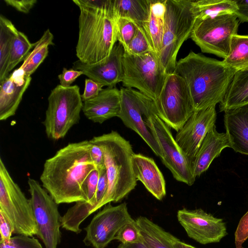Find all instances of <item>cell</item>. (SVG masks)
Instances as JSON below:
<instances>
[{
	"instance_id": "obj_4",
	"label": "cell",
	"mask_w": 248,
	"mask_h": 248,
	"mask_svg": "<svg viewBox=\"0 0 248 248\" xmlns=\"http://www.w3.org/2000/svg\"><path fill=\"white\" fill-rule=\"evenodd\" d=\"M90 140L102 150L108 180L106 193L92 214L108 203L121 201L135 188L137 180L131 163L134 153L129 141L114 131Z\"/></svg>"
},
{
	"instance_id": "obj_45",
	"label": "cell",
	"mask_w": 248,
	"mask_h": 248,
	"mask_svg": "<svg viewBox=\"0 0 248 248\" xmlns=\"http://www.w3.org/2000/svg\"><path fill=\"white\" fill-rule=\"evenodd\" d=\"M118 248H151L142 239L139 242L133 243H121Z\"/></svg>"
},
{
	"instance_id": "obj_5",
	"label": "cell",
	"mask_w": 248,
	"mask_h": 248,
	"mask_svg": "<svg viewBox=\"0 0 248 248\" xmlns=\"http://www.w3.org/2000/svg\"><path fill=\"white\" fill-rule=\"evenodd\" d=\"M192 2L166 0L164 31L159 57L168 75L174 73L178 52L193 29L196 17Z\"/></svg>"
},
{
	"instance_id": "obj_35",
	"label": "cell",
	"mask_w": 248,
	"mask_h": 248,
	"mask_svg": "<svg viewBox=\"0 0 248 248\" xmlns=\"http://www.w3.org/2000/svg\"><path fill=\"white\" fill-rule=\"evenodd\" d=\"M0 248H42V247L34 237L19 234L12 237L8 241L0 242Z\"/></svg>"
},
{
	"instance_id": "obj_40",
	"label": "cell",
	"mask_w": 248,
	"mask_h": 248,
	"mask_svg": "<svg viewBox=\"0 0 248 248\" xmlns=\"http://www.w3.org/2000/svg\"><path fill=\"white\" fill-rule=\"evenodd\" d=\"M83 72L80 70L70 69H67L64 67L62 73L58 75L60 85L63 87H69L75 80L81 75Z\"/></svg>"
},
{
	"instance_id": "obj_29",
	"label": "cell",
	"mask_w": 248,
	"mask_h": 248,
	"mask_svg": "<svg viewBox=\"0 0 248 248\" xmlns=\"http://www.w3.org/2000/svg\"><path fill=\"white\" fill-rule=\"evenodd\" d=\"M53 38L52 33L49 29H47L41 38L34 43L33 49L28 54L19 67L26 75L31 76L46 57L48 46L54 45Z\"/></svg>"
},
{
	"instance_id": "obj_37",
	"label": "cell",
	"mask_w": 248,
	"mask_h": 248,
	"mask_svg": "<svg viewBox=\"0 0 248 248\" xmlns=\"http://www.w3.org/2000/svg\"><path fill=\"white\" fill-rule=\"evenodd\" d=\"M234 235L235 248H241L248 238V211L240 219Z\"/></svg>"
},
{
	"instance_id": "obj_19",
	"label": "cell",
	"mask_w": 248,
	"mask_h": 248,
	"mask_svg": "<svg viewBox=\"0 0 248 248\" xmlns=\"http://www.w3.org/2000/svg\"><path fill=\"white\" fill-rule=\"evenodd\" d=\"M121 108L120 91L115 87H107L95 97L83 102L82 111L93 123L102 124L118 117Z\"/></svg>"
},
{
	"instance_id": "obj_12",
	"label": "cell",
	"mask_w": 248,
	"mask_h": 248,
	"mask_svg": "<svg viewBox=\"0 0 248 248\" xmlns=\"http://www.w3.org/2000/svg\"><path fill=\"white\" fill-rule=\"evenodd\" d=\"M31 201L37 228V236L46 248H57L61 237V218L58 204L36 180L29 178Z\"/></svg>"
},
{
	"instance_id": "obj_6",
	"label": "cell",
	"mask_w": 248,
	"mask_h": 248,
	"mask_svg": "<svg viewBox=\"0 0 248 248\" xmlns=\"http://www.w3.org/2000/svg\"><path fill=\"white\" fill-rule=\"evenodd\" d=\"M79 87L58 85L48 97V107L43 124L48 138L58 140L78 123L83 104Z\"/></svg>"
},
{
	"instance_id": "obj_2",
	"label": "cell",
	"mask_w": 248,
	"mask_h": 248,
	"mask_svg": "<svg viewBox=\"0 0 248 248\" xmlns=\"http://www.w3.org/2000/svg\"><path fill=\"white\" fill-rule=\"evenodd\" d=\"M79 8L76 55L84 63L106 59L117 42L111 0H73Z\"/></svg>"
},
{
	"instance_id": "obj_30",
	"label": "cell",
	"mask_w": 248,
	"mask_h": 248,
	"mask_svg": "<svg viewBox=\"0 0 248 248\" xmlns=\"http://www.w3.org/2000/svg\"><path fill=\"white\" fill-rule=\"evenodd\" d=\"M222 61L236 71L248 67V35H233L230 53Z\"/></svg>"
},
{
	"instance_id": "obj_3",
	"label": "cell",
	"mask_w": 248,
	"mask_h": 248,
	"mask_svg": "<svg viewBox=\"0 0 248 248\" xmlns=\"http://www.w3.org/2000/svg\"><path fill=\"white\" fill-rule=\"evenodd\" d=\"M236 71L223 61L191 51L177 62L174 73L186 83L196 111L220 103Z\"/></svg>"
},
{
	"instance_id": "obj_9",
	"label": "cell",
	"mask_w": 248,
	"mask_h": 248,
	"mask_svg": "<svg viewBox=\"0 0 248 248\" xmlns=\"http://www.w3.org/2000/svg\"><path fill=\"white\" fill-rule=\"evenodd\" d=\"M0 209L9 218L14 233L32 236L37 228L30 199L14 181L0 158Z\"/></svg>"
},
{
	"instance_id": "obj_44",
	"label": "cell",
	"mask_w": 248,
	"mask_h": 248,
	"mask_svg": "<svg viewBox=\"0 0 248 248\" xmlns=\"http://www.w3.org/2000/svg\"><path fill=\"white\" fill-rule=\"evenodd\" d=\"M237 10L234 14L241 22H248V0H235Z\"/></svg>"
},
{
	"instance_id": "obj_13",
	"label": "cell",
	"mask_w": 248,
	"mask_h": 248,
	"mask_svg": "<svg viewBox=\"0 0 248 248\" xmlns=\"http://www.w3.org/2000/svg\"><path fill=\"white\" fill-rule=\"evenodd\" d=\"M120 91L121 108L118 117L127 127L138 134L161 159L163 155L160 147L144 120L145 111L154 100L132 88L124 87Z\"/></svg>"
},
{
	"instance_id": "obj_18",
	"label": "cell",
	"mask_w": 248,
	"mask_h": 248,
	"mask_svg": "<svg viewBox=\"0 0 248 248\" xmlns=\"http://www.w3.org/2000/svg\"><path fill=\"white\" fill-rule=\"evenodd\" d=\"M31 80V76H28L18 68L0 82L1 121L6 120L16 114Z\"/></svg>"
},
{
	"instance_id": "obj_24",
	"label": "cell",
	"mask_w": 248,
	"mask_h": 248,
	"mask_svg": "<svg viewBox=\"0 0 248 248\" xmlns=\"http://www.w3.org/2000/svg\"><path fill=\"white\" fill-rule=\"evenodd\" d=\"M248 103V67L235 72L228 90L219 103L220 111Z\"/></svg>"
},
{
	"instance_id": "obj_32",
	"label": "cell",
	"mask_w": 248,
	"mask_h": 248,
	"mask_svg": "<svg viewBox=\"0 0 248 248\" xmlns=\"http://www.w3.org/2000/svg\"><path fill=\"white\" fill-rule=\"evenodd\" d=\"M115 22L117 41L123 45L125 50L135 36L139 25L126 18H119Z\"/></svg>"
},
{
	"instance_id": "obj_27",
	"label": "cell",
	"mask_w": 248,
	"mask_h": 248,
	"mask_svg": "<svg viewBox=\"0 0 248 248\" xmlns=\"http://www.w3.org/2000/svg\"><path fill=\"white\" fill-rule=\"evenodd\" d=\"M18 31L4 16H0V82L9 75L8 67L13 41Z\"/></svg>"
},
{
	"instance_id": "obj_41",
	"label": "cell",
	"mask_w": 248,
	"mask_h": 248,
	"mask_svg": "<svg viewBox=\"0 0 248 248\" xmlns=\"http://www.w3.org/2000/svg\"><path fill=\"white\" fill-rule=\"evenodd\" d=\"M98 171L99 172V177L96 195L97 202L96 205L100 202L104 197L107 191L108 186V180L106 167L99 170Z\"/></svg>"
},
{
	"instance_id": "obj_10",
	"label": "cell",
	"mask_w": 248,
	"mask_h": 248,
	"mask_svg": "<svg viewBox=\"0 0 248 248\" xmlns=\"http://www.w3.org/2000/svg\"><path fill=\"white\" fill-rule=\"evenodd\" d=\"M239 22L234 14L196 19L189 38L202 52L214 54L224 60L230 53L231 39L237 34Z\"/></svg>"
},
{
	"instance_id": "obj_11",
	"label": "cell",
	"mask_w": 248,
	"mask_h": 248,
	"mask_svg": "<svg viewBox=\"0 0 248 248\" xmlns=\"http://www.w3.org/2000/svg\"><path fill=\"white\" fill-rule=\"evenodd\" d=\"M155 101L157 116L177 132L195 111L186 83L175 73L167 75L161 93Z\"/></svg>"
},
{
	"instance_id": "obj_31",
	"label": "cell",
	"mask_w": 248,
	"mask_h": 248,
	"mask_svg": "<svg viewBox=\"0 0 248 248\" xmlns=\"http://www.w3.org/2000/svg\"><path fill=\"white\" fill-rule=\"evenodd\" d=\"M34 45V43H31L24 33L18 31L11 47L8 67V74L20 62L25 60Z\"/></svg>"
},
{
	"instance_id": "obj_43",
	"label": "cell",
	"mask_w": 248,
	"mask_h": 248,
	"mask_svg": "<svg viewBox=\"0 0 248 248\" xmlns=\"http://www.w3.org/2000/svg\"><path fill=\"white\" fill-rule=\"evenodd\" d=\"M7 5L11 6L20 12L28 13L37 2L36 0H4Z\"/></svg>"
},
{
	"instance_id": "obj_39",
	"label": "cell",
	"mask_w": 248,
	"mask_h": 248,
	"mask_svg": "<svg viewBox=\"0 0 248 248\" xmlns=\"http://www.w3.org/2000/svg\"><path fill=\"white\" fill-rule=\"evenodd\" d=\"M103 85L90 78L85 80V88L81 95L82 101L84 102L96 96L103 90Z\"/></svg>"
},
{
	"instance_id": "obj_38",
	"label": "cell",
	"mask_w": 248,
	"mask_h": 248,
	"mask_svg": "<svg viewBox=\"0 0 248 248\" xmlns=\"http://www.w3.org/2000/svg\"><path fill=\"white\" fill-rule=\"evenodd\" d=\"M14 232V226L5 213L0 209V242L9 241Z\"/></svg>"
},
{
	"instance_id": "obj_36",
	"label": "cell",
	"mask_w": 248,
	"mask_h": 248,
	"mask_svg": "<svg viewBox=\"0 0 248 248\" xmlns=\"http://www.w3.org/2000/svg\"><path fill=\"white\" fill-rule=\"evenodd\" d=\"M99 177V171L95 169L89 175L84 184L85 191L88 198L87 202L92 206V210L97 204L96 195Z\"/></svg>"
},
{
	"instance_id": "obj_7",
	"label": "cell",
	"mask_w": 248,
	"mask_h": 248,
	"mask_svg": "<svg viewBox=\"0 0 248 248\" xmlns=\"http://www.w3.org/2000/svg\"><path fill=\"white\" fill-rule=\"evenodd\" d=\"M144 120L160 147L163 164L177 181L192 186L196 180L192 165L177 143L170 128L157 116L155 101L147 108Z\"/></svg>"
},
{
	"instance_id": "obj_46",
	"label": "cell",
	"mask_w": 248,
	"mask_h": 248,
	"mask_svg": "<svg viewBox=\"0 0 248 248\" xmlns=\"http://www.w3.org/2000/svg\"><path fill=\"white\" fill-rule=\"evenodd\" d=\"M172 246L173 248H196L190 245L180 241L177 237L174 241Z\"/></svg>"
},
{
	"instance_id": "obj_20",
	"label": "cell",
	"mask_w": 248,
	"mask_h": 248,
	"mask_svg": "<svg viewBox=\"0 0 248 248\" xmlns=\"http://www.w3.org/2000/svg\"><path fill=\"white\" fill-rule=\"evenodd\" d=\"M131 163L134 175L147 190L158 200L166 196V183L164 176L154 160L141 154H134Z\"/></svg>"
},
{
	"instance_id": "obj_34",
	"label": "cell",
	"mask_w": 248,
	"mask_h": 248,
	"mask_svg": "<svg viewBox=\"0 0 248 248\" xmlns=\"http://www.w3.org/2000/svg\"><path fill=\"white\" fill-rule=\"evenodd\" d=\"M142 239L136 220H132L124 224L118 231L115 240L122 244L133 243Z\"/></svg>"
},
{
	"instance_id": "obj_15",
	"label": "cell",
	"mask_w": 248,
	"mask_h": 248,
	"mask_svg": "<svg viewBox=\"0 0 248 248\" xmlns=\"http://www.w3.org/2000/svg\"><path fill=\"white\" fill-rule=\"evenodd\" d=\"M177 217L188 236L201 244L218 243L228 234L222 219L202 209L183 208L178 211Z\"/></svg>"
},
{
	"instance_id": "obj_28",
	"label": "cell",
	"mask_w": 248,
	"mask_h": 248,
	"mask_svg": "<svg viewBox=\"0 0 248 248\" xmlns=\"http://www.w3.org/2000/svg\"><path fill=\"white\" fill-rule=\"evenodd\" d=\"M192 5L194 13L198 19L234 14L237 10L235 0H193Z\"/></svg>"
},
{
	"instance_id": "obj_26",
	"label": "cell",
	"mask_w": 248,
	"mask_h": 248,
	"mask_svg": "<svg viewBox=\"0 0 248 248\" xmlns=\"http://www.w3.org/2000/svg\"><path fill=\"white\" fill-rule=\"evenodd\" d=\"M136 221L143 240L151 248H173L176 237L146 217H139Z\"/></svg>"
},
{
	"instance_id": "obj_16",
	"label": "cell",
	"mask_w": 248,
	"mask_h": 248,
	"mask_svg": "<svg viewBox=\"0 0 248 248\" xmlns=\"http://www.w3.org/2000/svg\"><path fill=\"white\" fill-rule=\"evenodd\" d=\"M215 107L195 111L177 132L175 140L192 165L204 137L215 125Z\"/></svg>"
},
{
	"instance_id": "obj_17",
	"label": "cell",
	"mask_w": 248,
	"mask_h": 248,
	"mask_svg": "<svg viewBox=\"0 0 248 248\" xmlns=\"http://www.w3.org/2000/svg\"><path fill=\"white\" fill-rule=\"evenodd\" d=\"M124 52L123 45L116 42L109 55L104 60L89 64L78 60L73 62L72 68L81 71L83 75L103 86L114 87L123 80Z\"/></svg>"
},
{
	"instance_id": "obj_22",
	"label": "cell",
	"mask_w": 248,
	"mask_h": 248,
	"mask_svg": "<svg viewBox=\"0 0 248 248\" xmlns=\"http://www.w3.org/2000/svg\"><path fill=\"white\" fill-rule=\"evenodd\" d=\"M231 148L226 133H219L215 125L202 140L192 164L193 172L196 178L209 167L213 160L219 155L225 148Z\"/></svg>"
},
{
	"instance_id": "obj_8",
	"label": "cell",
	"mask_w": 248,
	"mask_h": 248,
	"mask_svg": "<svg viewBox=\"0 0 248 248\" xmlns=\"http://www.w3.org/2000/svg\"><path fill=\"white\" fill-rule=\"evenodd\" d=\"M124 87L136 88L155 101L162 90L168 74L159 56L154 51L124 55Z\"/></svg>"
},
{
	"instance_id": "obj_23",
	"label": "cell",
	"mask_w": 248,
	"mask_h": 248,
	"mask_svg": "<svg viewBox=\"0 0 248 248\" xmlns=\"http://www.w3.org/2000/svg\"><path fill=\"white\" fill-rule=\"evenodd\" d=\"M166 0H151L147 21L142 26L153 51L158 56L160 52L164 31Z\"/></svg>"
},
{
	"instance_id": "obj_33",
	"label": "cell",
	"mask_w": 248,
	"mask_h": 248,
	"mask_svg": "<svg viewBox=\"0 0 248 248\" xmlns=\"http://www.w3.org/2000/svg\"><path fill=\"white\" fill-rule=\"evenodd\" d=\"M124 51L134 55H140L148 52L154 51L142 26L139 25L135 36L129 44L127 49Z\"/></svg>"
},
{
	"instance_id": "obj_25",
	"label": "cell",
	"mask_w": 248,
	"mask_h": 248,
	"mask_svg": "<svg viewBox=\"0 0 248 248\" xmlns=\"http://www.w3.org/2000/svg\"><path fill=\"white\" fill-rule=\"evenodd\" d=\"M115 21L126 18L142 26L148 20L151 0H111Z\"/></svg>"
},
{
	"instance_id": "obj_21",
	"label": "cell",
	"mask_w": 248,
	"mask_h": 248,
	"mask_svg": "<svg viewBox=\"0 0 248 248\" xmlns=\"http://www.w3.org/2000/svg\"><path fill=\"white\" fill-rule=\"evenodd\" d=\"M224 125L231 148L248 155V103L224 111Z\"/></svg>"
},
{
	"instance_id": "obj_1",
	"label": "cell",
	"mask_w": 248,
	"mask_h": 248,
	"mask_svg": "<svg viewBox=\"0 0 248 248\" xmlns=\"http://www.w3.org/2000/svg\"><path fill=\"white\" fill-rule=\"evenodd\" d=\"M90 147L87 140L70 143L46 160L40 179L58 204L88 202L84 184L96 169Z\"/></svg>"
},
{
	"instance_id": "obj_42",
	"label": "cell",
	"mask_w": 248,
	"mask_h": 248,
	"mask_svg": "<svg viewBox=\"0 0 248 248\" xmlns=\"http://www.w3.org/2000/svg\"><path fill=\"white\" fill-rule=\"evenodd\" d=\"M90 155L91 159L97 170L105 167L103 153L101 148L97 144L91 142Z\"/></svg>"
},
{
	"instance_id": "obj_14",
	"label": "cell",
	"mask_w": 248,
	"mask_h": 248,
	"mask_svg": "<svg viewBox=\"0 0 248 248\" xmlns=\"http://www.w3.org/2000/svg\"><path fill=\"white\" fill-rule=\"evenodd\" d=\"M133 219L127 204L113 206L110 202L104 205L85 228L84 244L94 248H105L113 240L120 229Z\"/></svg>"
}]
</instances>
